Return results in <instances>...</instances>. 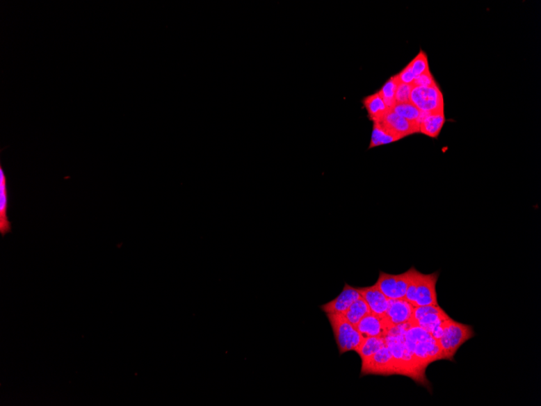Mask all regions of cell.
<instances>
[{"label": "cell", "instance_id": "obj_1", "mask_svg": "<svg viewBox=\"0 0 541 406\" xmlns=\"http://www.w3.org/2000/svg\"><path fill=\"white\" fill-rule=\"evenodd\" d=\"M411 324L412 323L392 327L385 337L386 345L395 360L398 375L407 376L416 383L430 389V383L426 376L421 374L417 368L415 362L405 344V332Z\"/></svg>", "mask_w": 541, "mask_h": 406}, {"label": "cell", "instance_id": "obj_2", "mask_svg": "<svg viewBox=\"0 0 541 406\" xmlns=\"http://www.w3.org/2000/svg\"><path fill=\"white\" fill-rule=\"evenodd\" d=\"M405 344L420 373L426 371L432 363L444 360L437 341L425 330L411 324L405 332Z\"/></svg>", "mask_w": 541, "mask_h": 406}, {"label": "cell", "instance_id": "obj_3", "mask_svg": "<svg viewBox=\"0 0 541 406\" xmlns=\"http://www.w3.org/2000/svg\"><path fill=\"white\" fill-rule=\"evenodd\" d=\"M410 279L408 283L405 300L413 307L439 306L436 285L439 272L423 274L414 267L410 268Z\"/></svg>", "mask_w": 541, "mask_h": 406}, {"label": "cell", "instance_id": "obj_4", "mask_svg": "<svg viewBox=\"0 0 541 406\" xmlns=\"http://www.w3.org/2000/svg\"><path fill=\"white\" fill-rule=\"evenodd\" d=\"M475 332L471 325L462 324L453 319L446 322L444 332L437 343L444 360L454 361V357L465 342L474 339Z\"/></svg>", "mask_w": 541, "mask_h": 406}, {"label": "cell", "instance_id": "obj_5", "mask_svg": "<svg viewBox=\"0 0 541 406\" xmlns=\"http://www.w3.org/2000/svg\"><path fill=\"white\" fill-rule=\"evenodd\" d=\"M330 323L339 355L359 349L365 339L342 314H326Z\"/></svg>", "mask_w": 541, "mask_h": 406}, {"label": "cell", "instance_id": "obj_6", "mask_svg": "<svg viewBox=\"0 0 541 406\" xmlns=\"http://www.w3.org/2000/svg\"><path fill=\"white\" fill-rule=\"evenodd\" d=\"M450 319L439 305L417 307L413 312L412 324L425 330L437 341L444 332L446 322Z\"/></svg>", "mask_w": 541, "mask_h": 406}, {"label": "cell", "instance_id": "obj_7", "mask_svg": "<svg viewBox=\"0 0 541 406\" xmlns=\"http://www.w3.org/2000/svg\"><path fill=\"white\" fill-rule=\"evenodd\" d=\"M410 102L421 111H444V95L437 85L431 87H413Z\"/></svg>", "mask_w": 541, "mask_h": 406}, {"label": "cell", "instance_id": "obj_8", "mask_svg": "<svg viewBox=\"0 0 541 406\" xmlns=\"http://www.w3.org/2000/svg\"><path fill=\"white\" fill-rule=\"evenodd\" d=\"M367 375H398L395 360L387 345L362 363L361 376Z\"/></svg>", "mask_w": 541, "mask_h": 406}, {"label": "cell", "instance_id": "obj_9", "mask_svg": "<svg viewBox=\"0 0 541 406\" xmlns=\"http://www.w3.org/2000/svg\"><path fill=\"white\" fill-rule=\"evenodd\" d=\"M410 270L398 275L380 272L376 285L388 300L405 298L410 283Z\"/></svg>", "mask_w": 541, "mask_h": 406}, {"label": "cell", "instance_id": "obj_10", "mask_svg": "<svg viewBox=\"0 0 541 406\" xmlns=\"http://www.w3.org/2000/svg\"><path fill=\"white\" fill-rule=\"evenodd\" d=\"M362 298L357 289L344 284L343 291L333 300L325 303L321 307V310L325 314H342L348 309L354 302Z\"/></svg>", "mask_w": 541, "mask_h": 406}, {"label": "cell", "instance_id": "obj_11", "mask_svg": "<svg viewBox=\"0 0 541 406\" xmlns=\"http://www.w3.org/2000/svg\"><path fill=\"white\" fill-rule=\"evenodd\" d=\"M414 308L405 298L389 300L385 316L391 327L407 324L412 323Z\"/></svg>", "mask_w": 541, "mask_h": 406}, {"label": "cell", "instance_id": "obj_12", "mask_svg": "<svg viewBox=\"0 0 541 406\" xmlns=\"http://www.w3.org/2000/svg\"><path fill=\"white\" fill-rule=\"evenodd\" d=\"M391 327L385 316H377L373 313L362 318L356 326V329L364 339L386 337Z\"/></svg>", "mask_w": 541, "mask_h": 406}, {"label": "cell", "instance_id": "obj_13", "mask_svg": "<svg viewBox=\"0 0 541 406\" xmlns=\"http://www.w3.org/2000/svg\"><path fill=\"white\" fill-rule=\"evenodd\" d=\"M378 122L401 140L406 136L419 133V125L417 122L402 118L393 111H388L383 119Z\"/></svg>", "mask_w": 541, "mask_h": 406}, {"label": "cell", "instance_id": "obj_14", "mask_svg": "<svg viewBox=\"0 0 541 406\" xmlns=\"http://www.w3.org/2000/svg\"><path fill=\"white\" fill-rule=\"evenodd\" d=\"M445 121L444 111H421L417 123L419 125V133L431 138H437L441 133Z\"/></svg>", "mask_w": 541, "mask_h": 406}, {"label": "cell", "instance_id": "obj_15", "mask_svg": "<svg viewBox=\"0 0 541 406\" xmlns=\"http://www.w3.org/2000/svg\"><path fill=\"white\" fill-rule=\"evenodd\" d=\"M360 295L364 298L373 314L385 316L388 307L389 300L383 295L382 291L376 285L368 287L357 288Z\"/></svg>", "mask_w": 541, "mask_h": 406}, {"label": "cell", "instance_id": "obj_16", "mask_svg": "<svg viewBox=\"0 0 541 406\" xmlns=\"http://www.w3.org/2000/svg\"><path fill=\"white\" fill-rule=\"evenodd\" d=\"M9 197L7 178L3 168H0V233L5 234L12 232V224L8 218Z\"/></svg>", "mask_w": 541, "mask_h": 406}, {"label": "cell", "instance_id": "obj_17", "mask_svg": "<svg viewBox=\"0 0 541 406\" xmlns=\"http://www.w3.org/2000/svg\"><path fill=\"white\" fill-rule=\"evenodd\" d=\"M362 102L368 112L369 118L373 122L381 120L389 111L378 92L366 97Z\"/></svg>", "mask_w": 541, "mask_h": 406}, {"label": "cell", "instance_id": "obj_18", "mask_svg": "<svg viewBox=\"0 0 541 406\" xmlns=\"http://www.w3.org/2000/svg\"><path fill=\"white\" fill-rule=\"evenodd\" d=\"M400 140L399 137L385 128L380 122H373L371 141L369 149H371L378 146L391 144Z\"/></svg>", "mask_w": 541, "mask_h": 406}, {"label": "cell", "instance_id": "obj_19", "mask_svg": "<svg viewBox=\"0 0 541 406\" xmlns=\"http://www.w3.org/2000/svg\"><path fill=\"white\" fill-rule=\"evenodd\" d=\"M386 346L385 337H366L357 350L362 359V363L370 359L373 355Z\"/></svg>", "mask_w": 541, "mask_h": 406}, {"label": "cell", "instance_id": "obj_20", "mask_svg": "<svg viewBox=\"0 0 541 406\" xmlns=\"http://www.w3.org/2000/svg\"><path fill=\"white\" fill-rule=\"evenodd\" d=\"M371 311L366 302L362 297L349 307L344 316L352 325L356 327L362 318L370 314Z\"/></svg>", "mask_w": 541, "mask_h": 406}, {"label": "cell", "instance_id": "obj_21", "mask_svg": "<svg viewBox=\"0 0 541 406\" xmlns=\"http://www.w3.org/2000/svg\"><path fill=\"white\" fill-rule=\"evenodd\" d=\"M398 84H399V83H398L396 76H392L391 79L388 80L386 84L383 86L382 90L380 92H378L389 111H392L396 105L395 95Z\"/></svg>", "mask_w": 541, "mask_h": 406}, {"label": "cell", "instance_id": "obj_22", "mask_svg": "<svg viewBox=\"0 0 541 406\" xmlns=\"http://www.w3.org/2000/svg\"><path fill=\"white\" fill-rule=\"evenodd\" d=\"M392 111L402 118L412 122H417L421 114V111L412 102L396 104Z\"/></svg>", "mask_w": 541, "mask_h": 406}, {"label": "cell", "instance_id": "obj_23", "mask_svg": "<svg viewBox=\"0 0 541 406\" xmlns=\"http://www.w3.org/2000/svg\"><path fill=\"white\" fill-rule=\"evenodd\" d=\"M410 66L415 77L420 76L424 73L430 72L429 63H428V58L426 54L421 51L415 58L410 63Z\"/></svg>", "mask_w": 541, "mask_h": 406}, {"label": "cell", "instance_id": "obj_24", "mask_svg": "<svg viewBox=\"0 0 541 406\" xmlns=\"http://www.w3.org/2000/svg\"><path fill=\"white\" fill-rule=\"evenodd\" d=\"M413 86L399 83L396 91L395 99L396 104H407L410 102L411 92Z\"/></svg>", "mask_w": 541, "mask_h": 406}, {"label": "cell", "instance_id": "obj_25", "mask_svg": "<svg viewBox=\"0 0 541 406\" xmlns=\"http://www.w3.org/2000/svg\"><path fill=\"white\" fill-rule=\"evenodd\" d=\"M398 83L401 84L411 85L413 86L416 77L413 74L410 65H408L404 70L401 71L399 74L396 76Z\"/></svg>", "mask_w": 541, "mask_h": 406}, {"label": "cell", "instance_id": "obj_26", "mask_svg": "<svg viewBox=\"0 0 541 406\" xmlns=\"http://www.w3.org/2000/svg\"><path fill=\"white\" fill-rule=\"evenodd\" d=\"M436 85L437 83L434 77H433L430 71L417 77L414 83H413V87H431Z\"/></svg>", "mask_w": 541, "mask_h": 406}]
</instances>
